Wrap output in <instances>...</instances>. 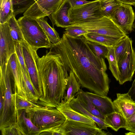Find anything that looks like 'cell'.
<instances>
[{
	"mask_svg": "<svg viewBox=\"0 0 135 135\" xmlns=\"http://www.w3.org/2000/svg\"><path fill=\"white\" fill-rule=\"evenodd\" d=\"M127 124L125 128L127 130L135 133V112L127 120Z\"/></svg>",
	"mask_w": 135,
	"mask_h": 135,
	"instance_id": "obj_36",
	"label": "cell"
},
{
	"mask_svg": "<svg viewBox=\"0 0 135 135\" xmlns=\"http://www.w3.org/2000/svg\"><path fill=\"white\" fill-rule=\"evenodd\" d=\"M122 3L135 6V0H119Z\"/></svg>",
	"mask_w": 135,
	"mask_h": 135,
	"instance_id": "obj_39",
	"label": "cell"
},
{
	"mask_svg": "<svg viewBox=\"0 0 135 135\" xmlns=\"http://www.w3.org/2000/svg\"><path fill=\"white\" fill-rule=\"evenodd\" d=\"M70 107L74 110L83 114L94 120L100 129H107L109 126L104 120L94 115L84 108L76 98H74L70 102Z\"/></svg>",
	"mask_w": 135,
	"mask_h": 135,
	"instance_id": "obj_22",
	"label": "cell"
},
{
	"mask_svg": "<svg viewBox=\"0 0 135 135\" xmlns=\"http://www.w3.org/2000/svg\"><path fill=\"white\" fill-rule=\"evenodd\" d=\"M62 135H107L110 134L100 129L96 123L91 125L66 119L59 127Z\"/></svg>",
	"mask_w": 135,
	"mask_h": 135,
	"instance_id": "obj_10",
	"label": "cell"
},
{
	"mask_svg": "<svg viewBox=\"0 0 135 135\" xmlns=\"http://www.w3.org/2000/svg\"><path fill=\"white\" fill-rule=\"evenodd\" d=\"M72 26L81 28L88 32L115 37L122 38L127 35L110 18L106 17L90 22L75 23Z\"/></svg>",
	"mask_w": 135,
	"mask_h": 135,
	"instance_id": "obj_6",
	"label": "cell"
},
{
	"mask_svg": "<svg viewBox=\"0 0 135 135\" xmlns=\"http://www.w3.org/2000/svg\"><path fill=\"white\" fill-rule=\"evenodd\" d=\"M69 75L66 86V91L63 102L64 103L69 104L75 98L81 86V84L72 71H69Z\"/></svg>",
	"mask_w": 135,
	"mask_h": 135,
	"instance_id": "obj_20",
	"label": "cell"
},
{
	"mask_svg": "<svg viewBox=\"0 0 135 135\" xmlns=\"http://www.w3.org/2000/svg\"><path fill=\"white\" fill-rule=\"evenodd\" d=\"M126 135H135V133L132 132L126 133H125Z\"/></svg>",
	"mask_w": 135,
	"mask_h": 135,
	"instance_id": "obj_41",
	"label": "cell"
},
{
	"mask_svg": "<svg viewBox=\"0 0 135 135\" xmlns=\"http://www.w3.org/2000/svg\"><path fill=\"white\" fill-rule=\"evenodd\" d=\"M2 135H26L17 122L1 130Z\"/></svg>",
	"mask_w": 135,
	"mask_h": 135,
	"instance_id": "obj_33",
	"label": "cell"
},
{
	"mask_svg": "<svg viewBox=\"0 0 135 135\" xmlns=\"http://www.w3.org/2000/svg\"><path fill=\"white\" fill-rule=\"evenodd\" d=\"M21 43L27 71L39 99L43 97V93L36 64V60L39 56L37 51L33 50L25 40Z\"/></svg>",
	"mask_w": 135,
	"mask_h": 135,
	"instance_id": "obj_7",
	"label": "cell"
},
{
	"mask_svg": "<svg viewBox=\"0 0 135 135\" xmlns=\"http://www.w3.org/2000/svg\"><path fill=\"white\" fill-rule=\"evenodd\" d=\"M132 39L127 35L123 37L113 47L117 62L133 47Z\"/></svg>",
	"mask_w": 135,
	"mask_h": 135,
	"instance_id": "obj_25",
	"label": "cell"
},
{
	"mask_svg": "<svg viewBox=\"0 0 135 135\" xmlns=\"http://www.w3.org/2000/svg\"><path fill=\"white\" fill-rule=\"evenodd\" d=\"M50 51L60 55L68 71L73 72L82 87L107 96L110 80L106 72V65L93 52L84 36L73 38L64 33Z\"/></svg>",
	"mask_w": 135,
	"mask_h": 135,
	"instance_id": "obj_1",
	"label": "cell"
},
{
	"mask_svg": "<svg viewBox=\"0 0 135 135\" xmlns=\"http://www.w3.org/2000/svg\"><path fill=\"white\" fill-rule=\"evenodd\" d=\"M15 42V53L20 62L22 70L26 75L29 76L25 65L22 45L20 42Z\"/></svg>",
	"mask_w": 135,
	"mask_h": 135,
	"instance_id": "obj_35",
	"label": "cell"
},
{
	"mask_svg": "<svg viewBox=\"0 0 135 135\" xmlns=\"http://www.w3.org/2000/svg\"><path fill=\"white\" fill-rule=\"evenodd\" d=\"M122 3L119 0H100V7L103 16L109 18L114 11Z\"/></svg>",
	"mask_w": 135,
	"mask_h": 135,
	"instance_id": "obj_30",
	"label": "cell"
},
{
	"mask_svg": "<svg viewBox=\"0 0 135 135\" xmlns=\"http://www.w3.org/2000/svg\"><path fill=\"white\" fill-rule=\"evenodd\" d=\"M1 76L4 81L5 88L4 93H0L4 98L2 112L0 115V129L17 122V113L13 104L11 80L13 79L7 64L0 66Z\"/></svg>",
	"mask_w": 135,
	"mask_h": 135,
	"instance_id": "obj_5",
	"label": "cell"
},
{
	"mask_svg": "<svg viewBox=\"0 0 135 135\" xmlns=\"http://www.w3.org/2000/svg\"><path fill=\"white\" fill-rule=\"evenodd\" d=\"M71 6L68 0H63L54 13L49 16L52 24L58 27L66 28L71 26L74 22L70 16Z\"/></svg>",
	"mask_w": 135,
	"mask_h": 135,
	"instance_id": "obj_14",
	"label": "cell"
},
{
	"mask_svg": "<svg viewBox=\"0 0 135 135\" xmlns=\"http://www.w3.org/2000/svg\"><path fill=\"white\" fill-rule=\"evenodd\" d=\"M56 108L68 120L81 122L91 125L96 124L94 120L86 115L73 109L70 106L69 104L62 103Z\"/></svg>",
	"mask_w": 135,
	"mask_h": 135,
	"instance_id": "obj_18",
	"label": "cell"
},
{
	"mask_svg": "<svg viewBox=\"0 0 135 135\" xmlns=\"http://www.w3.org/2000/svg\"><path fill=\"white\" fill-rule=\"evenodd\" d=\"M34 0L35 1H36L37 0Z\"/></svg>",
	"mask_w": 135,
	"mask_h": 135,
	"instance_id": "obj_42",
	"label": "cell"
},
{
	"mask_svg": "<svg viewBox=\"0 0 135 135\" xmlns=\"http://www.w3.org/2000/svg\"><path fill=\"white\" fill-rule=\"evenodd\" d=\"M0 23L7 22L13 16V0H0Z\"/></svg>",
	"mask_w": 135,
	"mask_h": 135,
	"instance_id": "obj_27",
	"label": "cell"
},
{
	"mask_svg": "<svg viewBox=\"0 0 135 135\" xmlns=\"http://www.w3.org/2000/svg\"><path fill=\"white\" fill-rule=\"evenodd\" d=\"M84 36L87 40L110 47H114L123 38L115 37L92 32H88Z\"/></svg>",
	"mask_w": 135,
	"mask_h": 135,
	"instance_id": "obj_21",
	"label": "cell"
},
{
	"mask_svg": "<svg viewBox=\"0 0 135 135\" xmlns=\"http://www.w3.org/2000/svg\"><path fill=\"white\" fill-rule=\"evenodd\" d=\"M11 36L15 42H20L25 40L18 20L13 16L7 22Z\"/></svg>",
	"mask_w": 135,
	"mask_h": 135,
	"instance_id": "obj_29",
	"label": "cell"
},
{
	"mask_svg": "<svg viewBox=\"0 0 135 135\" xmlns=\"http://www.w3.org/2000/svg\"><path fill=\"white\" fill-rule=\"evenodd\" d=\"M8 65L13 78L14 92H16L18 95L28 99L24 87L21 66L15 53L10 57Z\"/></svg>",
	"mask_w": 135,
	"mask_h": 135,
	"instance_id": "obj_15",
	"label": "cell"
},
{
	"mask_svg": "<svg viewBox=\"0 0 135 135\" xmlns=\"http://www.w3.org/2000/svg\"></svg>",
	"mask_w": 135,
	"mask_h": 135,
	"instance_id": "obj_43",
	"label": "cell"
},
{
	"mask_svg": "<svg viewBox=\"0 0 135 135\" xmlns=\"http://www.w3.org/2000/svg\"><path fill=\"white\" fill-rule=\"evenodd\" d=\"M4 104V99L2 95L0 93V115L2 112Z\"/></svg>",
	"mask_w": 135,
	"mask_h": 135,
	"instance_id": "obj_40",
	"label": "cell"
},
{
	"mask_svg": "<svg viewBox=\"0 0 135 135\" xmlns=\"http://www.w3.org/2000/svg\"><path fill=\"white\" fill-rule=\"evenodd\" d=\"M63 0H37L24 12L23 16L36 19L49 16L58 9Z\"/></svg>",
	"mask_w": 135,
	"mask_h": 135,
	"instance_id": "obj_11",
	"label": "cell"
},
{
	"mask_svg": "<svg viewBox=\"0 0 135 135\" xmlns=\"http://www.w3.org/2000/svg\"><path fill=\"white\" fill-rule=\"evenodd\" d=\"M25 112L27 117L40 130V133L61 126L66 120L56 108L41 106L26 110Z\"/></svg>",
	"mask_w": 135,
	"mask_h": 135,
	"instance_id": "obj_3",
	"label": "cell"
},
{
	"mask_svg": "<svg viewBox=\"0 0 135 135\" xmlns=\"http://www.w3.org/2000/svg\"><path fill=\"white\" fill-rule=\"evenodd\" d=\"M104 121L109 127L115 131H117L121 128H125L127 126L126 119L116 111L105 116Z\"/></svg>",
	"mask_w": 135,
	"mask_h": 135,
	"instance_id": "obj_23",
	"label": "cell"
},
{
	"mask_svg": "<svg viewBox=\"0 0 135 135\" xmlns=\"http://www.w3.org/2000/svg\"><path fill=\"white\" fill-rule=\"evenodd\" d=\"M72 8L78 7L86 3H89L90 1L85 0H68Z\"/></svg>",
	"mask_w": 135,
	"mask_h": 135,
	"instance_id": "obj_37",
	"label": "cell"
},
{
	"mask_svg": "<svg viewBox=\"0 0 135 135\" xmlns=\"http://www.w3.org/2000/svg\"><path fill=\"white\" fill-rule=\"evenodd\" d=\"M40 25L49 41L52 44L58 43L61 38L54 28L51 27L47 22V18L45 17L36 19Z\"/></svg>",
	"mask_w": 135,
	"mask_h": 135,
	"instance_id": "obj_26",
	"label": "cell"
},
{
	"mask_svg": "<svg viewBox=\"0 0 135 135\" xmlns=\"http://www.w3.org/2000/svg\"><path fill=\"white\" fill-rule=\"evenodd\" d=\"M17 122L26 135H39L40 130L26 115L25 110L16 111Z\"/></svg>",
	"mask_w": 135,
	"mask_h": 135,
	"instance_id": "obj_19",
	"label": "cell"
},
{
	"mask_svg": "<svg viewBox=\"0 0 135 135\" xmlns=\"http://www.w3.org/2000/svg\"><path fill=\"white\" fill-rule=\"evenodd\" d=\"M117 98L113 101L116 111L120 113L127 120L135 112V103L128 93H117Z\"/></svg>",
	"mask_w": 135,
	"mask_h": 135,
	"instance_id": "obj_16",
	"label": "cell"
},
{
	"mask_svg": "<svg viewBox=\"0 0 135 135\" xmlns=\"http://www.w3.org/2000/svg\"><path fill=\"white\" fill-rule=\"evenodd\" d=\"M43 96L36 104L41 107L56 108L63 102L69 74L60 55L49 51L36 60Z\"/></svg>",
	"mask_w": 135,
	"mask_h": 135,
	"instance_id": "obj_2",
	"label": "cell"
},
{
	"mask_svg": "<svg viewBox=\"0 0 135 135\" xmlns=\"http://www.w3.org/2000/svg\"><path fill=\"white\" fill-rule=\"evenodd\" d=\"M17 20L25 40L33 50L51 48L52 44L36 19L23 16Z\"/></svg>",
	"mask_w": 135,
	"mask_h": 135,
	"instance_id": "obj_4",
	"label": "cell"
},
{
	"mask_svg": "<svg viewBox=\"0 0 135 135\" xmlns=\"http://www.w3.org/2000/svg\"><path fill=\"white\" fill-rule=\"evenodd\" d=\"M0 66L7 64L11 56L15 53V42L10 33L7 22L0 23Z\"/></svg>",
	"mask_w": 135,
	"mask_h": 135,
	"instance_id": "obj_12",
	"label": "cell"
},
{
	"mask_svg": "<svg viewBox=\"0 0 135 135\" xmlns=\"http://www.w3.org/2000/svg\"><path fill=\"white\" fill-rule=\"evenodd\" d=\"M70 16L74 24L90 22L104 17L101 9L100 0L91 1L80 6L72 8Z\"/></svg>",
	"mask_w": 135,
	"mask_h": 135,
	"instance_id": "obj_8",
	"label": "cell"
},
{
	"mask_svg": "<svg viewBox=\"0 0 135 135\" xmlns=\"http://www.w3.org/2000/svg\"><path fill=\"white\" fill-rule=\"evenodd\" d=\"M13 104L16 112L19 110L38 107L41 106L18 94L16 92L12 94Z\"/></svg>",
	"mask_w": 135,
	"mask_h": 135,
	"instance_id": "obj_28",
	"label": "cell"
},
{
	"mask_svg": "<svg viewBox=\"0 0 135 135\" xmlns=\"http://www.w3.org/2000/svg\"><path fill=\"white\" fill-rule=\"evenodd\" d=\"M110 18L127 35L135 28V14L130 5L122 3L114 11Z\"/></svg>",
	"mask_w": 135,
	"mask_h": 135,
	"instance_id": "obj_9",
	"label": "cell"
},
{
	"mask_svg": "<svg viewBox=\"0 0 135 135\" xmlns=\"http://www.w3.org/2000/svg\"><path fill=\"white\" fill-rule=\"evenodd\" d=\"M85 92L93 105L104 117L116 112L113 102L107 96H103L95 93Z\"/></svg>",
	"mask_w": 135,
	"mask_h": 135,
	"instance_id": "obj_17",
	"label": "cell"
},
{
	"mask_svg": "<svg viewBox=\"0 0 135 135\" xmlns=\"http://www.w3.org/2000/svg\"><path fill=\"white\" fill-rule=\"evenodd\" d=\"M87 42L90 48L95 55L101 61L105 62V59L108 52L107 47L87 40Z\"/></svg>",
	"mask_w": 135,
	"mask_h": 135,
	"instance_id": "obj_31",
	"label": "cell"
},
{
	"mask_svg": "<svg viewBox=\"0 0 135 135\" xmlns=\"http://www.w3.org/2000/svg\"><path fill=\"white\" fill-rule=\"evenodd\" d=\"M127 93L133 101L135 103V79Z\"/></svg>",
	"mask_w": 135,
	"mask_h": 135,
	"instance_id": "obj_38",
	"label": "cell"
},
{
	"mask_svg": "<svg viewBox=\"0 0 135 135\" xmlns=\"http://www.w3.org/2000/svg\"><path fill=\"white\" fill-rule=\"evenodd\" d=\"M64 32L67 36L74 38L84 36L88 32L86 30L79 27L72 26L66 28Z\"/></svg>",
	"mask_w": 135,
	"mask_h": 135,
	"instance_id": "obj_34",
	"label": "cell"
},
{
	"mask_svg": "<svg viewBox=\"0 0 135 135\" xmlns=\"http://www.w3.org/2000/svg\"><path fill=\"white\" fill-rule=\"evenodd\" d=\"M117 65L119 84L131 81L135 71V50L133 47L117 62Z\"/></svg>",
	"mask_w": 135,
	"mask_h": 135,
	"instance_id": "obj_13",
	"label": "cell"
},
{
	"mask_svg": "<svg viewBox=\"0 0 135 135\" xmlns=\"http://www.w3.org/2000/svg\"><path fill=\"white\" fill-rule=\"evenodd\" d=\"M77 94L76 98L84 108L92 114L104 120V117L93 105L85 92L80 89Z\"/></svg>",
	"mask_w": 135,
	"mask_h": 135,
	"instance_id": "obj_24",
	"label": "cell"
},
{
	"mask_svg": "<svg viewBox=\"0 0 135 135\" xmlns=\"http://www.w3.org/2000/svg\"><path fill=\"white\" fill-rule=\"evenodd\" d=\"M108 52L106 57L109 62V69L117 81H118V69L113 47H107Z\"/></svg>",
	"mask_w": 135,
	"mask_h": 135,
	"instance_id": "obj_32",
	"label": "cell"
}]
</instances>
